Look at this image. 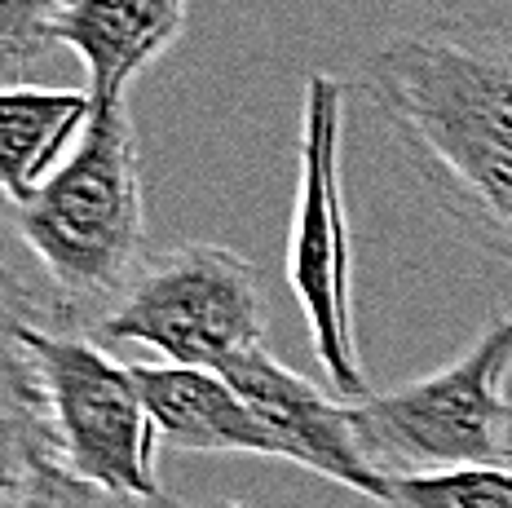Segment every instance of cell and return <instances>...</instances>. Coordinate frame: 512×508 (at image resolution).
<instances>
[{
  "instance_id": "12",
  "label": "cell",
  "mask_w": 512,
  "mask_h": 508,
  "mask_svg": "<svg viewBox=\"0 0 512 508\" xmlns=\"http://www.w3.org/2000/svg\"><path fill=\"white\" fill-rule=\"evenodd\" d=\"M384 508H512V469L473 464V469L389 473Z\"/></svg>"
},
{
  "instance_id": "14",
  "label": "cell",
  "mask_w": 512,
  "mask_h": 508,
  "mask_svg": "<svg viewBox=\"0 0 512 508\" xmlns=\"http://www.w3.org/2000/svg\"><path fill=\"white\" fill-rule=\"evenodd\" d=\"M128 508H190V504L173 500V495H155V500H146V504H128ZM217 508H248V504H217Z\"/></svg>"
},
{
  "instance_id": "8",
  "label": "cell",
  "mask_w": 512,
  "mask_h": 508,
  "mask_svg": "<svg viewBox=\"0 0 512 508\" xmlns=\"http://www.w3.org/2000/svg\"><path fill=\"white\" fill-rule=\"evenodd\" d=\"M186 31V0H67L49 27V45L84 62L93 111L128 102V84Z\"/></svg>"
},
{
  "instance_id": "2",
  "label": "cell",
  "mask_w": 512,
  "mask_h": 508,
  "mask_svg": "<svg viewBox=\"0 0 512 508\" xmlns=\"http://www.w3.org/2000/svg\"><path fill=\"white\" fill-rule=\"evenodd\" d=\"M9 226L40 266L58 332H98L146 266L142 155L128 102L93 111L71 160L9 204Z\"/></svg>"
},
{
  "instance_id": "13",
  "label": "cell",
  "mask_w": 512,
  "mask_h": 508,
  "mask_svg": "<svg viewBox=\"0 0 512 508\" xmlns=\"http://www.w3.org/2000/svg\"><path fill=\"white\" fill-rule=\"evenodd\" d=\"M67 0H0V76L5 89L23 84V76L45 58L49 27Z\"/></svg>"
},
{
  "instance_id": "9",
  "label": "cell",
  "mask_w": 512,
  "mask_h": 508,
  "mask_svg": "<svg viewBox=\"0 0 512 508\" xmlns=\"http://www.w3.org/2000/svg\"><path fill=\"white\" fill-rule=\"evenodd\" d=\"M155 433L177 451H234L287 460L279 433L221 372L177 363H133Z\"/></svg>"
},
{
  "instance_id": "11",
  "label": "cell",
  "mask_w": 512,
  "mask_h": 508,
  "mask_svg": "<svg viewBox=\"0 0 512 508\" xmlns=\"http://www.w3.org/2000/svg\"><path fill=\"white\" fill-rule=\"evenodd\" d=\"M102 491L71 478L45 451V442L23 425H5V478L0 508H98Z\"/></svg>"
},
{
  "instance_id": "7",
  "label": "cell",
  "mask_w": 512,
  "mask_h": 508,
  "mask_svg": "<svg viewBox=\"0 0 512 508\" xmlns=\"http://www.w3.org/2000/svg\"><path fill=\"white\" fill-rule=\"evenodd\" d=\"M221 376L252 402L265 425L279 433V442L287 447V464H301L318 478L349 486V491L376 500L380 508L389 504V473L362 451L354 402L327 398L301 372L279 363L265 345L230 358L221 367Z\"/></svg>"
},
{
  "instance_id": "4",
  "label": "cell",
  "mask_w": 512,
  "mask_h": 508,
  "mask_svg": "<svg viewBox=\"0 0 512 508\" xmlns=\"http://www.w3.org/2000/svg\"><path fill=\"white\" fill-rule=\"evenodd\" d=\"M512 314H490L446 367L354 402L362 451L384 473L473 469L512 460Z\"/></svg>"
},
{
  "instance_id": "5",
  "label": "cell",
  "mask_w": 512,
  "mask_h": 508,
  "mask_svg": "<svg viewBox=\"0 0 512 508\" xmlns=\"http://www.w3.org/2000/svg\"><path fill=\"white\" fill-rule=\"evenodd\" d=\"M340 137H345V80L309 71L287 283L309 323V345L323 380L340 394V402H362L371 398V380L362 372L354 327V248H349L345 177H340Z\"/></svg>"
},
{
  "instance_id": "1",
  "label": "cell",
  "mask_w": 512,
  "mask_h": 508,
  "mask_svg": "<svg viewBox=\"0 0 512 508\" xmlns=\"http://www.w3.org/2000/svg\"><path fill=\"white\" fill-rule=\"evenodd\" d=\"M362 93L433 204L512 266V0L393 31L362 67Z\"/></svg>"
},
{
  "instance_id": "6",
  "label": "cell",
  "mask_w": 512,
  "mask_h": 508,
  "mask_svg": "<svg viewBox=\"0 0 512 508\" xmlns=\"http://www.w3.org/2000/svg\"><path fill=\"white\" fill-rule=\"evenodd\" d=\"M265 319V288L248 257L226 243H177L146 257L98 336L151 345L177 367L221 372L265 345Z\"/></svg>"
},
{
  "instance_id": "3",
  "label": "cell",
  "mask_w": 512,
  "mask_h": 508,
  "mask_svg": "<svg viewBox=\"0 0 512 508\" xmlns=\"http://www.w3.org/2000/svg\"><path fill=\"white\" fill-rule=\"evenodd\" d=\"M5 425L31 429L71 478L106 500H155V420L120 363L84 332H53L9 305L5 323Z\"/></svg>"
},
{
  "instance_id": "10",
  "label": "cell",
  "mask_w": 512,
  "mask_h": 508,
  "mask_svg": "<svg viewBox=\"0 0 512 508\" xmlns=\"http://www.w3.org/2000/svg\"><path fill=\"white\" fill-rule=\"evenodd\" d=\"M93 120L89 89H36L14 84L0 93V182L18 204L71 160Z\"/></svg>"
}]
</instances>
